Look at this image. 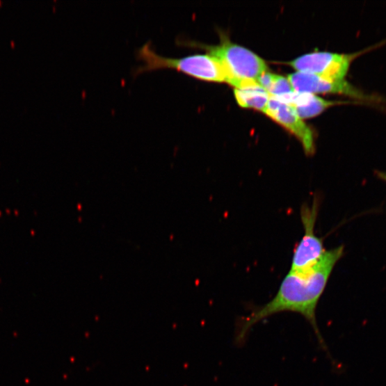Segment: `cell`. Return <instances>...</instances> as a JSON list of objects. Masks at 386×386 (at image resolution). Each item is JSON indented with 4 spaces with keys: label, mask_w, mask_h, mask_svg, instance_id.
Returning a JSON list of instances; mask_svg holds the SVG:
<instances>
[{
    "label": "cell",
    "mask_w": 386,
    "mask_h": 386,
    "mask_svg": "<svg viewBox=\"0 0 386 386\" xmlns=\"http://www.w3.org/2000/svg\"><path fill=\"white\" fill-rule=\"evenodd\" d=\"M344 252V246L326 250L321 260L312 268L302 271L290 270L273 299L238 321L236 343H245L249 332L257 323L278 314L291 312L302 316L310 323L319 344L325 348L317 323V307L333 268Z\"/></svg>",
    "instance_id": "obj_1"
},
{
    "label": "cell",
    "mask_w": 386,
    "mask_h": 386,
    "mask_svg": "<svg viewBox=\"0 0 386 386\" xmlns=\"http://www.w3.org/2000/svg\"><path fill=\"white\" fill-rule=\"evenodd\" d=\"M180 45L198 47L209 51L223 66L229 76L228 84L239 90L255 88L257 80L268 71L266 62L251 50L231 42L223 34L218 45H205L182 40Z\"/></svg>",
    "instance_id": "obj_2"
},
{
    "label": "cell",
    "mask_w": 386,
    "mask_h": 386,
    "mask_svg": "<svg viewBox=\"0 0 386 386\" xmlns=\"http://www.w3.org/2000/svg\"><path fill=\"white\" fill-rule=\"evenodd\" d=\"M138 58L144 65L136 70V74L160 69H172L203 81L226 83L229 81L228 74L222 64L209 54L182 58H166L157 54L148 42L138 49Z\"/></svg>",
    "instance_id": "obj_3"
},
{
    "label": "cell",
    "mask_w": 386,
    "mask_h": 386,
    "mask_svg": "<svg viewBox=\"0 0 386 386\" xmlns=\"http://www.w3.org/2000/svg\"><path fill=\"white\" fill-rule=\"evenodd\" d=\"M385 44L386 40L349 54L314 51L286 63V65L296 72L315 74L330 81H344L355 58Z\"/></svg>",
    "instance_id": "obj_4"
},
{
    "label": "cell",
    "mask_w": 386,
    "mask_h": 386,
    "mask_svg": "<svg viewBox=\"0 0 386 386\" xmlns=\"http://www.w3.org/2000/svg\"><path fill=\"white\" fill-rule=\"evenodd\" d=\"M288 79L297 93L341 95L362 102L367 106L386 105V99L377 95L367 93L345 80L330 81L315 74L299 72L290 74Z\"/></svg>",
    "instance_id": "obj_5"
},
{
    "label": "cell",
    "mask_w": 386,
    "mask_h": 386,
    "mask_svg": "<svg viewBox=\"0 0 386 386\" xmlns=\"http://www.w3.org/2000/svg\"><path fill=\"white\" fill-rule=\"evenodd\" d=\"M319 200L315 198L311 207L305 204L300 211L304 235L293 255L291 271H302L314 266L326 251L321 239L315 234L319 214Z\"/></svg>",
    "instance_id": "obj_6"
},
{
    "label": "cell",
    "mask_w": 386,
    "mask_h": 386,
    "mask_svg": "<svg viewBox=\"0 0 386 386\" xmlns=\"http://www.w3.org/2000/svg\"><path fill=\"white\" fill-rule=\"evenodd\" d=\"M265 115L295 136L307 156H313L316 150L314 134L291 106L271 96Z\"/></svg>",
    "instance_id": "obj_7"
},
{
    "label": "cell",
    "mask_w": 386,
    "mask_h": 386,
    "mask_svg": "<svg viewBox=\"0 0 386 386\" xmlns=\"http://www.w3.org/2000/svg\"><path fill=\"white\" fill-rule=\"evenodd\" d=\"M277 99L291 106L303 120L316 117L332 106L346 104H364V102L357 100H327L313 94L297 92Z\"/></svg>",
    "instance_id": "obj_8"
},
{
    "label": "cell",
    "mask_w": 386,
    "mask_h": 386,
    "mask_svg": "<svg viewBox=\"0 0 386 386\" xmlns=\"http://www.w3.org/2000/svg\"><path fill=\"white\" fill-rule=\"evenodd\" d=\"M236 100L241 108L253 109L266 113L271 95L262 88L234 90Z\"/></svg>",
    "instance_id": "obj_9"
},
{
    "label": "cell",
    "mask_w": 386,
    "mask_h": 386,
    "mask_svg": "<svg viewBox=\"0 0 386 386\" xmlns=\"http://www.w3.org/2000/svg\"><path fill=\"white\" fill-rule=\"evenodd\" d=\"M296 92L288 77L273 74L271 86L268 93L276 98H280Z\"/></svg>",
    "instance_id": "obj_10"
},
{
    "label": "cell",
    "mask_w": 386,
    "mask_h": 386,
    "mask_svg": "<svg viewBox=\"0 0 386 386\" xmlns=\"http://www.w3.org/2000/svg\"><path fill=\"white\" fill-rule=\"evenodd\" d=\"M376 174L379 178L382 179L383 180H384V182H386V172H377Z\"/></svg>",
    "instance_id": "obj_11"
}]
</instances>
